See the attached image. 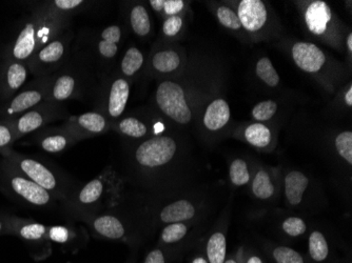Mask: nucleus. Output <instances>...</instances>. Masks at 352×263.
I'll list each match as a JSON object with an SVG mask.
<instances>
[{
	"label": "nucleus",
	"instance_id": "f257e3e1",
	"mask_svg": "<svg viewBox=\"0 0 352 263\" xmlns=\"http://www.w3.org/2000/svg\"><path fill=\"white\" fill-rule=\"evenodd\" d=\"M51 21L47 19L45 14H37L31 21L23 25L11 47L10 55L14 60L19 62L29 60L37 51L41 50L43 45H45L53 34Z\"/></svg>",
	"mask_w": 352,
	"mask_h": 263
},
{
	"label": "nucleus",
	"instance_id": "f03ea898",
	"mask_svg": "<svg viewBox=\"0 0 352 263\" xmlns=\"http://www.w3.org/2000/svg\"><path fill=\"white\" fill-rule=\"evenodd\" d=\"M177 144L169 136H155L142 142L136 149L134 158L144 170H158L166 167L175 157Z\"/></svg>",
	"mask_w": 352,
	"mask_h": 263
},
{
	"label": "nucleus",
	"instance_id": "7ed1b4c3",
	"mask_svg": "<svg viewBox=\"0 0 352 263\" xmlns=\"http://www.w3.org/2000/svg\"><path fill=\"white\" fill-rule=\"evenodd\" d=\"M156 102L162 112L177 124H187L191 122L192 113L186 102L183 88L173 81H164L158 86Z\"/></svg>",
	"mask_w": 352,
	"mask_h": 263
},
{
	"label": "nucleus",
	"instance_id": "20e7f679",
	"mask_svg": "<svg viewBox=\"0 0 352 263\" xmlns=\"http://www.w3.org/2000/svg\"><path fill=\"white\" fill-rule=\"evenodd\" d=\"M6 172V181L10 191L14 195L34 207H47L52 203L53 196L50 192L21 175L17 170L12 167L11 164H9V168Z\"/></svg>",
	"mask_w": 352,
	"mask_h": 263
},
{
	"label": "nucleus",
	"instance_id": "39448f33",
	"mask_svg": "<svg viewBox=\"0 0 352 263\" xmlns=\"http://www.w3.org/2000/svg\"><path fill=\"white\" fill-rule=\"evenodd\" d=\"M9 159L14 169L17 170L21 175L29 178L33 183L38 185L47 192H55L58 187V179H57L53 171L45 167V164L32 158L23 157L13 152H3Z\"/></svg>",
	"mask_w": 352,
	"mask_h": 263
},
{
	"label": "nucleus",
	"instance_id": "423d86ee",
	"mask_svg": "<svg viewBox=\"0 0 352 263\" xmlns=\"http://www.w3.org/2000/svg\"><path fill=\"white\" fill-rule=\"evenodd\" d=\"M292 57L298 68L308 73H316L321 70L326 57L316 45L308 43H298L292 47Z\"/></svg>",
	"mask_w": 352,
	"mask_h": 263
},
{
	"label": "nucleus",
	"instance_id": "0eeeda50",
	"mask_svg": "<svg viewBox=\"0 0 352 263\" xmlns=\"http://www.w3.org/2000/svg\"><path fill=\"white\" fill-rule=\"evenodd\" d=\"M237 16L247 31H258L266 23V7L261 0H243L239 3Z\"/></svg>",
	"mask_w": 352,
	"mask_h": 263
},
{
	"label": "nucleus",
	"instance_id": "6e6552de",
	"mask_svg": "<svg viewBox=\"0 0 352 263\" xmlns=\"http://www.w3.org/2000/svg\"><path fill=\"white\" fill-rule=\"evenodd\" d=\"M45 93L41 89H28L16 95L9 106L1 113L6 120H13L27 111L34 108L43 100Z\"/></svg>",
	"mask_w": 352,
	"mask_h": 263
},
{
	"label": "nucleus",
	"instance_id": "1a4fd4ad",
	"mask_svg": "<svg viewBox=\"0 0 352 263\" xmlns=\"http://www.w3.org/2000/svg\"><path fill=\"white\" fill-rule=\"evenodd\" d=\"M306 258L309 263H337L338 261L329 241L321 231L310 233Z\"/></svg>",
	"mask_w": 352,
	"mask_h": 263
},
{
	"label": "nucleus",
	"instance_id": "9d476101",
	"mask_svg": "<svg viewBox=\"0 0 352 263\" xmlns=\"http://www.w3.org/2000/svg\"><path fill=\"white\" fill-rule=\"evenodd\" d=\"M285 197L290 207H298L304 201V196L310 185V179L300 171L287 173L284 178Z\"/></svg>",
	"mask_w": 352,
	"mask_h": 263
},
{
	"label": "nucleus",
	"instance_id": "9b49d317",
	"mask_svg": "<svg viewBox=\"0 0 352 263\" xmlns=\"http://www.w3.org/2000/svg\"><path fill=\"white\" fill-rule=\"evenodd\" d=\"M47 119H49V113L45 108H36V106L19 115V117L11 120L16 139H19L23 136L38 130L47 122Z\"/></svg>",
	"mask_w": 352,
	"mask_h": 263
},
{
	"label": "nucleus",
	"instance_id": "f8f14e48",
	"mask_svg": "<svg viewBox=\"0 0 352 263\" xmlns=\"http://www.w3.org/2000/svg\"><path fill=\"white\" fill-rule=\"evenodd\" d=\"M197 207L188 199H179L163 207L160 213V220L165 225L187 222L195 219Z\"/></svg>",
	"mask_w": 352,
	"mask_h": 263
},
{
	"label": "nucleus",
	"instance_id": "ddd939ff",
	"mask_svg": "<svg viewBox=\"0 0 352 263\" xmlns=\"http://www.w3.org/2000/svg\"><path fill=\"white\" fill-rule=\"evenodd\" d=\"M305 19L310 32L316 35L324 34L331 19V10L327 3L321 0L314 1L306 11Z\"/></svg>",
	"mask_w": 352,
	"mask_h": 263
},
{
	"label": "nucleus",
	"instance_id": "4468645a",
	"mask_svg": "<svg viewBox=\"0 0 352 263\" xmlns=\"http://www.w3.org/2000/svg\"><path fill=\"white\" fill-rule=\"evenodd\" d=\"M93 229L102 238L122 240L126 238V229L124 223L113 215H102L92 221Z\"/></svg>",
	"mask_w": 352,
	"mask_h": 263
},
{
	"label": "nucleus",
	"instance_id": "2eb2a0df",
	"mask_svg": "<svg viewBox=\"0 0 352 263\" xmlns=\"http://www.w3.org/2000/svg\"><path fill=\"white\" fill-rule=\"evenodd\" d=\"M28 68L19 61H12L6 67L3 72V92L10 95L21 90L28 78Z\"/></svg>",
	"mask_w": 352,
	"mask_h": 263
},
{
	"label": "nucleus",
	"instance_id": "dca6fc26",
	"mask_svg": "<svg viewBox=\"0 0 352 263\" xmlns=\"http://www.w3.org/2000/svg\"><path fill=\"white\" fill-rule=\"evenodd\" d=\"M230 119L229 104L223 100H217L211 102L204 116V124L210 130H217L223 128Z\"/></svg>",
	"mask_w": 352,
	"mask_h": 263
},
{
	"label": "nucleus",
	"instance_id": "f3484780",
	"mask_svg": "<svg viewBox=\"0 0 352 263\" xmlns=\"http://www.w3.org/2000/svg\"><path fill=\"white\" fill-rule=\"evenodd\" d=\"M204 255L209 263H223L227 257L226 233L217 229L206 241Z\"/></svg>",
	"mask_w": 352,
	"mask_h": 263
},
{
	"label": "nucleus",
	"instance_id": "a211bd4d",
	"mask_svg": "<svg viewBox=\"0 0 352 263\" xmlns=\"http://www.w3.org/2000/svg\"><path fill=\"white\" fill-rule=\"evenodd\" d=\"M129 84L124 79H118L111 87L109 95L108 111L112 117L116 118L124 113L129 98Z\"/></svg>",
	"mask_w": 352,
	"mask_h": 263
},
{
	"label": "nucleus",
	"instance_id": "6ab92c4d",
	"mask_svg": "<svg viewBox=\"0 0 352 263\" xmlns=\"http://www.w3.org/2000/svg\"><path fill=\"white\" fill-rule=\"evenodd\" d=\"M251 191L255 198L260 201H269L276 193V183L266 170L258 169L253 176Z\"/></svg>",
	"mask_w": 352,
	"mask_h": 263
},
{
	"label": "nucleus",
	"instance_id": "aec40b11",
	"mask_svg": "<svg viewBox=\"0 0 352 263\" xmlns=\"http://www.w3.org/2000/svg\"><path fill=\"white\" fill-rule=\"evenodd\" d=\"M266 252L272 263H309L305 255L286 245L268 244Z\"/></svg>",
	"mask_w": 352,
	"mask_h": 263
},
{
	"label": "nucleus",
	"instance_id": "412c9836",
	"mask_svg": "<svg viewBox=\"0 0 352 263\" xmlns=\"http://www.w3.org/2000/svg\"><path fill=\"white\" fill-rule=\"evenodd\" d=\"M73 124L80 128L84 133L90 134H100L104 132L106 128L107 122L102 115L98 113L90 112L85 113V114L77 116L74 118Z\"/></svg>",
	"mask_w": 352,
	"mask_h": 263
},
{
	"label": "nucleus",
	"instance_id": "4be33fe9",
	"mask_svg": "<svg viewBox=\"0 0 352 263\" xmlns=\"http://www.w3.org/2000/svg\"><path fill=\"white\" fill-rule=\"evenodd\" d=\"M104 192V180L102 179V177L95 178L80 190L77 199L84 205H95L102 199Z\"/></svg>",
	"mask_w": 352,
	"mask_h": 263
},
{
	"label": "nucleus",
	"instance_id": "5701e85b",
	"mask_svg": "<svg viewBox=\"0 0 352 263\" xmlns=\"http://www.w3.org/2000/svg\"><path fill=\"white\" fill-rule=\"evenodd\" d=\"M63 54H65L63 43L59 41H52L47 43L45 47H41V50L37 51L31 58H36L41 65L43 63V65H50V63H55L60 60Z\"/></svg>",
	"mask_w": 352,
	"mask_h": 263
},
{
	"label": "nucleus",
	"instance_id": "b1692460",
	"mask_svg": "<svg viewBox=\"0 0 352 263\" xmlns=\"http://www.w3.org/2000/svg\"><path fill=\"white\" fill-rule=\"evenodd\" d=\"M245 138L251 146L264 149L270 144L271 132L264 124H251L245 130Z\"/></svg>",
	"mask_w": 352,
	"mask_h": 263
},
{
	"label": "nucleus",
	"instance_id": "393cba45",
	"mask_svg": "<svg viewBox=\"0 0 352 263\" xmlns=\"http://www.w3.org/2000/svg\"><path fill=\"white\" fill-rule=\"evenodd\" d=\"M181 58L174 51L167 50L156 53L152 59L154 69L161 73H170L179 68Z\"/></svg>",
	"mask_w": 352,
	"mask_h": 263
},
{
	"label": "nucleus",
	"instance_id": "a878e982",
	"mask_svg": "<svg viewBox=\"0 0 352 263\" xmlns=\"http://www.w3.org/2000/svg\"><path fill=\"white\" fill-rule=\"evenodd\" d=\"M229 178L235 187H245L251 180V172L248 163L244 159L236 158L231 162L229 168Z\"/></svg>",
	"mask_w": 352,
	"mask_h": 263
},
{
	"label": "nucleus",
	"instance_id": "bb28decb",
	"mask_svg": "<svg viewBox=\"0 0 352 263\" xmlns=\"http://www.w3.org/2000/svg\"><path fill=\"white\" fill-rule=\"evenodd\" d=\"M188 231L189 229L185 222L170 223L162 231L161 242L166 247L177 244L186 238Z\"/></svg>",
	"mask_w": 352,
	"mask_h": 263
},
{
	"label": "nucleus",
	"instance_id": "cd10ccee",
	"mask_svg": "<svg viewBox=\"0 0 352 263\" xmlns=\"http://www.w3.org/2000/svg\"><path fill=\"white\" fill-rule=\"evenodd\" d=\"M132 29L134 33L138 36H147L151 30V23H150L149 15L147 10L142 5H136L132 10L130 15Z\"/></svg>",
	"mask_w": 352,
	"mask_h": 263
},
{
	"label": "nucleus",
	"instance_id": "c85d7f7f",
	"mask_svg": "<svg viewBox=\"0 0 352 263\" xmlns=\"http://www.w3.org/2000/svg\"><path fill=\"white\" fill-rule=\"evenodd\" d=\"M75 89V79L69 75H63L58 77L54 82L52 88L53 100L57 102H63V100H68L72 96Z\"/></svg>",
	"mask_w": 352,
	"mask_h": 263
},
{
	"label": "nucleus",
	"instance_id": "c756f323",
	"mask_svg": "<svg viewBox=\"0 0 352 263\" xmlns=\"http://www.w3.org/2000/svg\"><path fill=\"white\" fill-rule=\"evenodd\" d=\"M16 232L25 240L41 241L47 237V229L41 223H21L19 229L16 227Z\"/></svg>",
	"mask_w": 352,
	"mask_h": 263
},
{
	"label": "nucleus",
	"instance_id": "7c9ffc66",
	"mask_svg": "<svg viewBox=\"0 0 352 263\" xmlns=\"http://www.w3.org/2000/svg\"><path fill=\"white\" fill-rule=\"evenodd\" d=\"M144 63V56L138 47H130L122 61V71L126 76L135 74Z\"/></svg>",
	"mask_w": 352,
	"mask_h": 263
},
{
	"label": "nucleus",
	"instance_id": "2f4dec72",
	"mask_svg": "<svg viewBox=\"0 0 352 263\" xmlns=\"http://www.w3.org/2000/svg\"><path fill=\"white\" fill-rule=\"evenodd\" d=\"M256 74L269 87H276L280 81V77H278L276 69L274 68L270 59L267 57L258 60V65H256Z\"/></svg>",
	"mask_w": 352,
	"mask_h": 263
},
{
	"label": "nucleus",
	"instance_id": "473e14b6",
	"mask_svg": "<svg viewBox=\"0 0 352 263\" xmlns=\"http://www.w3.org/2000/svg\"><path fill=\"white\" fill-rule=\"evenodd\" d=\"M282 231L290 238H298L307 232V225L304 219L300 217L292 216L285 219L282 222Z\"/></svg>",
	"mask_w": 352,
	"mask_h": 263
},
{
	"label": "nucleus",
	"instance_id": "72a5a7b5",
	"mask_svg": "<svg viewBox=\"0 0 352 263\" xmlns=\"http://www.w3.org/2000/svg\"><path fill=\"white\" fill-rule=\"evenodd\" d=\"M120 132L132 138H142L147 134V126L136 118H126L118 124Z\"/></svg>",
	"mask_w": 352,
	"mask_h": 263
},
{
	"label": "nucleus",
	"instance_id": "f704fd0d",
	"mask_svg": "<svg viewBox=\"0 0 352 263\" xmlns=\"http://www.w3.org/2000/svg\"><path fill=\"white\" fill-rule=\"evenodd\" d=\"M69 146V138L60 134L45 136L39 141V146L47 153H60Z\"/></svg>",
	"mask_w": 352,
	"mask_h": 263
},
{
	"label": "nucleus",
	"instance_id": "c9c22d12",
	"mask_svg": "<svg viewBox=\"0 0 352 263\" xmlns=\"http://www.w3.org/2000/svg\"><path fill=\"white\" fill-rule=\"evenodd\" d=\"M336 149L346 163L352 164V133L350 130L343 132L336 139Z\"/></svg>",
	"mask_w": 352,
	"mask_h": 263
},
{
	"label": "nucleus",
	"instance_id": "e433bc0d",
	"mask_svg": "<svg viewBox=\"0 0 352 263\" xmlns=\"http://www.w3.org/2000/svg\"><path fill=\"white\" fill-rule=\"evenodd\" d=\"M276 110H278V106H276V102H272V100L260 102V104H256V106L253 108V117L256 120H260V122H266V120L274 117Z\"/></svg>",
	"mask_w": 352,
	"mask_h": 263
},
{
	"label": "nucleus",
	"instance_id": "4c0bfd02",
	"mask_svg": "<svg viewBox=\"0 0 352 263\" xmlns=\"http://www.w3.org/2000/svg\"><path fill=\"white\" fill-rule=\"evenodd\" d=\"M217 19L221 25L229 27L231 30H239L242 27V23L239 21V16L227 7H221L217 10Z\"/></svg>",
	"mask_w": 352,
	"mask_h": 263
},
{
	"label": "nucleus",
	"instance_id": "58836bf2",
	"mask_svg": "<svg viewBox=\"0 0 352 263\" xmlns=\"http://www.w3.org/2000/svg\"><path fill=\"white\" fill-rule=\"evenodd\" d=\"M15 140V132L11 120L0 122V150L3 152H5V150L8 151Z\"/></svg>",
	"mask_w": 352,
	"mask_h": 263
},
{
	"label": "nucleus",
	"instance_id": "ea45409f",
	"mask_svg": "<svg viewBox=\"0 0 352 263\" xmlns=\"http://www.w3.org/2000/svg\"><path fill=\"white\" fill-rule=\"evenodd\" d=\"M70 229L65 227H52L47 229V238L57 243H66L70 239Z\"/></svg>",
	"mask_w": 352,
	"mask_h": 263
},
{
	"label": "nucleus",
	"instance_id": "a19ab883",
	"mask_svg": "<svg viewBox=\"0 0 352 263\" xmlns=\"http://www.w3.org/2000/svg\"><path fill=\"white\" fill-rule=\"evenodd\" d=\"M182 27H183V19L179 16H170L169 19L164 23L163 31L167 36H175L181 31Z\"/></svg>",
	"mask_w": 352,
	"mask_h": 263
},
{
	"label": "nucleus",
	"instance_id": "79ce46f5",
	"mask_svg": "<svg viewBox=\"0 0 352 263\" xmlns=\"http://www.w3.org/2000/svg\"><path fill=\"white\" fill-rule=\"evenodd\" d=\"M237 252H239V258H241V262L242 263H265L263 257L255 251L251 250V249L241 247Z\"/></svg>",
	"mask_w": 352,
	"mask_h": 263
},
{
	"label": "nucleus",
	"instance_id": "37998d69",
	"mask_svg": "<svg viewBox=\"0 0 352 263\" xmlns=\"http://www.w3.org/2000/svg\"><path fill=\"white\" fill-rule=\"evenodd\" d=\"M168 255L162 248L153 249L148 253L144 263H167Z\"/></svg>",
	"mask_w": 352,
	"mask_h": 263
},
{
	"label": "nucleus",
	"instance_id": "c03bdc74",
	"mask_svg": "<svg viewBox=\"0 0 352 263\" xmlns=\"http://www.w3.org/2000/svg\"><path fill=\"white\" fill-rule=\"evenodd\" d=\"M120 36H122V32H120V27H118V25H111V27H106L102 33V41L116 43V45L120 41Z\"/></svg>",
	"mask_w": 352,
	"mask_h": 263
},
{
	"label": "nucleus",
	"instance_id": "a18cd8bd",
	"mask_svg": "<svg viewBox=\"0 0 352 263\" xmlns=\"http://www.w3.org/2000/svg\"><path fill=\"white\" fill-rule=\"evenodd\" d=\"M118 47L116 43H111L109 41H102L98 43V51L102 56L106 58H112L118 53Z\"/></svg>",
	"mask_w": 352,
	"mask_h": 263
},
{
	"label": "nucleus",
	"instance_id": "49530a36",
	"mask_svg": "<svg viewBox=\"0 0 352 263\" xmlns=\"http://www.w3.org/2000/svg\"><path fill=\"white\" fill-rule=\"evenodd\" d=\"M183 0H165L164 11L167 15L175 16L184 9Z\"/></svg>",
	"mask_w": 352,
	"mask_h": 263
},
{
	"label": "nucleus",
	"instance_id": "de8ad7c7",
	"mask_svg": "<svg viewBox=\"0 0 352 263\" xmlns=\"http://www.w3.org/2000/svg\"><path fill=\"white\" fill-rule=\"evenodd\" d=\"M53 3L59 10L69 11V10H73L75 8L79 7L82 3H84V1L82 0H55Z\"/></svg>",
	"mask_w": 352,
	"mask_h": 263
},
{
	"label": "nucleus",
	"instance_id": "09e8293b",
	"mask_svg": "<svg viewBox=\"0 0 352 263\" xmlns=\"http://www.w3.org/2000/svg\"><path fill=\"white\" fill-rule=\"evenodd\" d=\"M152 9L156 12H161L164 10V5H165V0H151L150 1Z\"/></svg>",
	"mask_w": 352,
	"mask_h": 263
},
{
	"label": "nucleus",
	"instance_id": "8fccbe9b",
	"mask_svg": "<svg viewBox=\"0 0 352 263\" xmlns=\"http://www.w3.org/2000/svg\"><path fill=\"white\" fill-rule=\"evenodd\" d=\"M223 263H242L241 262V258H239V252L236 251L234 254L227 255Z\"/></svg>",
	"mask_w": 352,
	"mask_h": 263
},
{
	"label": "nucleus",
	"instance_id": "3c124183",
	"mask_svg": "<svg viewBox=\"0 0 352 263\" xmlns=\"http://www.w3.org/2000/svg\"><path fill=\"white\" fill-rule=\"evenodd\" d=\"M189 263H209V261H208V259L206 258L203 253V254L195 255V256L192 257Z\"/></svg>",
	"mask_w": 352,
	"mask_h": 263
},
{
	"label": "nucleus",
	"instance_id": "603ef678",
	"mask_svg": "<svg viewBox=\"0 0 352 263\" xmlns=\"http://www.w3.org/2000/svg\"><path fill=\"white\" fill-rule=\"evenodd\" d=\"M345 102L348 106H352V88L350 87L349 90L347 91L345 95Z\"/></svg>",
	"mask_w": 352,
	"mask_h": 263
},
{
	"label": "nucleus",
	"instance_id": "864d4df0",
	"mask_svg": "<svg viewBox=\"0 0 352 263\" xmlns=\"http://www.w3.org/2000/svg\"><path fill=\"white\" fill-rule=\"evenodd\" d=\"M347 47H348V50H349V52H351V51H352V34L348 35Z\"/></svg>",
	"mask_w": 352,
	"mask_h": 263
},
{
	"label": "nucleus",
	"instance_id": "5fc2aeb1",
	"mask_svg": "<svg viewBox=\"0 0 352 263\" xmlns=\"http://www.w3.org/2000/svg\"><path fill=\"white\" fill-rule=\"evenodd\" d=\"M1 229H3V222L0 221V232H1Z\"/></svg>",
	"mask_w": 352,
	"mask_h": 263
}]
</instances>
